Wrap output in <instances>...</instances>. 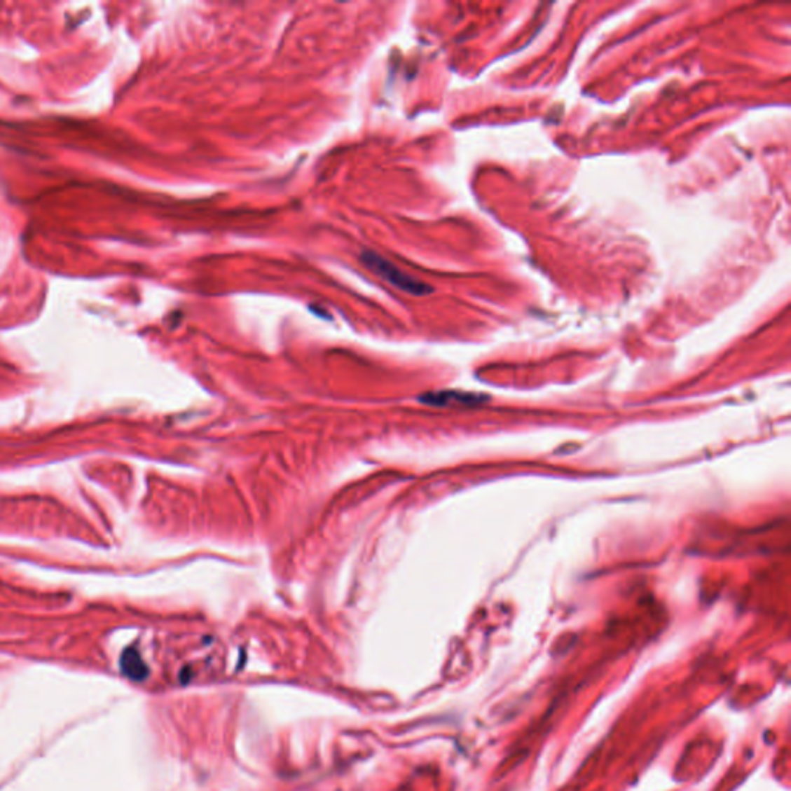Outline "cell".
<instances>
[{"mask_svg":"<svg viewBox=\"0 0 791 791\" xmlns=\"http://www.w3.org/2000/svg\"><path fill=\"white\" fill-rule=\"evenodd\" d=\"M360 261L364 263V265L368 269L373 270L374 274H378L379 277L383 278V280L388 282L390 284H393L394 288L401 289L406 294H413V296H424V294L432 291V288L427 283L420 282V280H418V278H414L408 274H405L404 270L399 269L390 260L383 259L382 255L376 254L373 251H368V249L362 251Z\"/></svg>","mask_w":791,"mask_h":791,"instance_id":"obj_1","label":"cell"},{"mask_svg":"<svg viewBox=\"0 0 791 791\" xmlns=\"http://www.w3.org/2000/svg\"><path fill=\"white\" fill-rule=\"evenodd\" d=\"M121 671L133 682L146 680L149 675V668L135 647H129L121 655Z\"/></svg>","mask_w":791,"mask_h":791,"instance_id":"obj_2","label":"cell"}]
</instances>
